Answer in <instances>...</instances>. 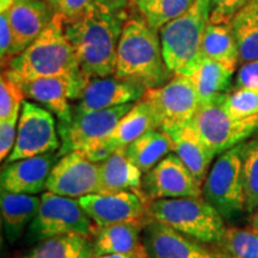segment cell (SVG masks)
I'll use <instances>...</instances> for the list:
<instances>
[{
  "label": "cell",
  "instance_id": "cell-1",
  "mask_svg": "<svg viewBox=\"0 0 258 258\" xmlns=\"http://www.w3.org/2000/svg\"><path fill=\"white\" fill-rule=\"evenodd\" d=\"M133 9L129 0H97L78 17L64 18V35L88 79L115 74L118 42Z\"/></svg>",
  "mask_w": 258,
  "mask_h": 258
},
{
  "label": "cell",
  "instance_id": "cell-2",
  "mask_svg": "<svg viewBox=\"0 0 258 258\" xmlns=\"http://www.w3.org/2000/svg\"><path fill=\"white\" fill-rule=\"evenodd\" d=\"M63 24L64 17L56 12L40 36L6 63L3 73L19 84L46 77H64L86 85L90 79L80 70L72 44L64 35Z\"/></svg>",
  "mask_w": 258,
  "mask_h": 258
},
{
  "label": "cell",
  "instance_id": "cell-3",
  "mask_svg": "<svg viewBox=\"0 0 258 258\" xmlns=\"http://www.w3.org/2000/svg\"><path fill=\"white\" fill-rule=\"evenodd\" d=\"M161 51L158 30L134 9L123 25L114 77L133 80L146 90L164 86L173 78Z\"/></svg>",
  "mask_w": 258,
  "mask_h": 258
},
{
  "label": "cell",
  "instance_id": "cell-4",
  "mask_svg": "<svg viewBox=\"0 0 258 258\" xmlns=\"http://www.w3.org/2000/svg\"><path fill=\"white\" fill-rule=\"evenodd\" d=\"M211 16V0L196 3L160 29L161 51L173 76L191 77L203 60L202 41Z\"/></svg>",
  "mask_w": 258,
  "mask_h": 258
},
{
  "label": "cell",
  "instance_id": "cell-5",
  "mask_svg": "<svg viewBox=\"0 0 258 258\" xmlns=\"http://www.w3.org/2000/svg\"><path fill=\"white\" fill-rule=\"evenodd\" d=\"M148 218L203 244L217 243L227 230L220 213L203 196L154 200L148 203Z\"/></svg>",
  "mask_w": 258,
  "mask_h": 258
},
{
  "label": "cell",
  "instance_id": "cell-6",
  "mask_svg": "<svg viewBox=\"0 0 258 258\" xmlns=\"http://www.w3.org/2000/svg\"><path fill=\"white\" fill-rule=\"evenodd\" d=\"M243 144L219 154L202 185L203 198L225 221L237 219L246 212L241 180Z\"/></svg>",
  "mask_w": 258,
  "mask_h": 258
},
{
  "label": "cell",
  "instance_id": "cell-7",
  "mask_svg": "<svg viewBox=\"0 0 258 258\" xmlns=\"http://www.w3.org/2000/svg\"><path fill=\"white\" fill-rule=\"evenodd\" d=\"M92 227L91 218L84 211L79 200L46 191L41 195L36 217L29 225L28 238L37 243L66 234L91 238Z\"/></svg>",
  "mask_w": 258,
  "mask_h": 258
},
{
  "label": "cell",
  "instance_id": "cell-8",
  "mask_svg": "<svg viewBox=\"0 0 258 258\" xmlns=\"http://www.w3.org/2000/svg\"><path fill=\"white\" fill-rule=\"evenodd\" d=\"M191 124L215 156L245 143L258 132V114L235 117L222 108L220 101L200 105Z\"/></svg>",
  "mask_w": 258,
  "mask_h": 258
},
{
  "label": "cell",
  "instance_id": "cell-9",
  "mask_svg": "<svg viewBox=\"0 0 258 258\" xmlns=\"http://www.w3.org/2000/svg\"><path fill=\"white\" fill-rule=\"evenodd\" d=\"M163 131L191 122L200 108L198 92L190 77L175 76L164 86L150 89L143 97Z\"/></svg>",
  "mask_w": 258,
  "mask_h": 258
},
{
  "label": "cell",
  "instance_id": "cell-10",
  "mask_svg": "<svg viewBox=\"0 0 258 258\" xmlns=\"http://www.w3.org/2000/svg\"><path fill=\"white\" fill-rule=\"evenodd\" d=\"M60 147L51 112L35 103L24 101L19 114L15 147L5 163L55 152Z\"/></svg>",
  "mask_w": 258,
  "mask_h": 258
},
{
  "label": "cell",
  "instance_id": "cell-11",
  "mask_svg": "<svg viewBox=\"0 0 258 258\" xmlns=\"http://www.w3.org/2000/svg\"><path fill=\"white\" fill-rule=\"evenodd\" d=\"M133 105L127 103L105 110L74 114L69 124L59 128L62 140L59 150L60 156L62 157L70 152H88L105 143L121 118Z\"/></svg>",
  "mask_w": 258,
  "mask_h": 258
},
{
  "label": "cell",
  "instance_id": "cell-12",
  "mask_svg": "<svg viewBox=\"0 0 258 258\" xmlns=\"http://www.w3.org/2000/svg\"><path fill=\"white\" fill-rule=\"evenodd\" d=\"M46 190L55 195L79 200L99 194V165L79 152L64 154L54 165L48 177Z\"/></svg>",
  "mask_w": 258,
  "mask_h": 258
},
{
  "label": "cell",
  "instance_id": "cell-13",
  "mask_svg": "<svg viewBox=\"0 0 258 258\" xmlns=\"http://www.w3.org/2000/svg\"><path fill=\"white\" fill-rule=\"evenodd\" d=\"M143 192L148 201L161 199L201 198L202 184L177 154H169L145 173Z\"/></svg>",
  "mask_w": 258,
  "mask_h": 258
},
{
  "label": "cell",
  "instance_id": "cell-14",
  "mask_svg": "<svg viewBox=\"0 0 258 258\" xmlns=\"http://www.w3.org/2000/svg\"><path fill=\"white\" fill-rule=\"evenodd\" d=\"M79 202L97 226L148 220L150 201L144 194L134 191L92 194L80 198Z\"/></svg>",
  "mask_w": 258,
  "mask_h": 258
},
{
  "label": "cell",
  "instance_id": "cell-15",
  "mask_svg": "<svg viewBox=\"0 0 258 258\" xmlns=\"http://www.w3.org/2000/svg\"><path fill=\"white\" fill-rule=\"evenodd\" d=\"M146 91L145 86L133 80L118 79L114 76L92 78L77 99L73 115L105 110L127 103L138 102Z\"/></svg>",
  "mask_w": 258,
  "mask_h": 258
},
{
  "label": "cell",
  "instance_id": "cell-16",
  "mask_svg": "<svg viewBox=\"0 0 258 258\" xmlns=\"http://www.w3.org/2000/svg\"><path fill=\"white\" fill-rule=\"evenodd\" d=\"M25 98L40 103L55 114L59 118V128H62L72 121L73 109L71 101L79 98L85 84L64 77H46L22 83Z\"/></svg>",
  "mask_w": 258,
  "mask_h": 258
},
{
  "label": "cell",
  "instance_id": "cell-17",
  "mask_svg": "<svg viewBox=\"0 0 258 258\" xmlns=\"http://www.w3.org/2000/svg\"><path fill=\"white\" fill-rule=\"evenodd\" d=\"M143 244L150 258H212L203 243L150 218L144 226Z\"/></svg>",
  "mask_w": 258,
  "mask_h": 258
},
{
  "label": "cell",
  "instance_id": "cell-18",
  "mask_svg": "<svg viewBox=\"0 0 258 258\" xmlns=\"http://www.w3.org/2000/svg\"><path fill=\"white\" fill-rule=\"evenodd\" d=\"M61 158L59 152L6 163L2 169L0 185L2 190L15 194L37 195L46 190L48 177Z\"/></svg>",
  "mask_w": 258,
  "mask_h": 258
},
{
  "label": "cell",
  "instance_id": "cell-19",
  "mask_svg": "<svg viewBox=\"0 0 258 258\" xmlns=\"http://www.w3.org/2000/svg\"><path fill=\"white\" fill-rule=\"evenodd\" d=\"M6 12L17 55L40 36L56 14L55 9L44 0H16L14 6Z\"/></svg>",
  "mask_w": 258,
  "mask_h": 258
},
{
  "label": "cell",
  "instance_id": "cell-20",
  "mask_svg": "<svg viewBox=\"0 0 258 258\" xmlns=\"http://www.w3.org/2000/svg\"><path fill=\"white\" fill-rule=\"evenodd\" d=\"M166 133H169L172 138L173 145H175L173 152L188 167L200 184L203 185L215 154L203 143L191 122L177 125L167 131Z\"/></svg>",
  "mask_w": 258,
  "mask_h": 258
},
{
  "label": "cell",
  "instance_id": "cell-21",
  "mask_svg": "<svg viewBox=\"0 0 258 258\" xmlns=\"http://www.w3.org/2000/svg\"><path fill=\"white\" fill-rule=\"evenodd\" d=\"M101 190L99 194L121 191L143 192V171L132 163L125 154V147H120L105 160L98 163Z\"/></svg>",
  "mask_w": 258,
  "mask_h": 258
},
{
  "label": "cell",
  "instance_id": "cell-22",
  "mask_svg": "<svg viewBox=\"0 0 258 258\" xmlns=\"http://www.w3.org/2000/svg\"><path fill=\"white\" fill-rule=\"evenodd\" d=\"M146 221H129L106 226L93 225L92 246L93 256L128 252L143 244L141 234ZM93 257V258H95Z\"/></svg>",
  "mask_w": 258,
  "mask_h": 258
},
{
  "label": "cell",
  "instance_id": "cell-23",
  "mask_svg": "<svg viewBox=\"0 0 258 258\" xmlns=\"http://www.w3.org/2000/svg\"><path fill=\"white\" fill-rule=\"evenodd\" d=\"M41 205V196L15 194L2 190L0 209L6 239L14 243L21 237L24 228L36 217Z\"/></svg>",
  "mask_w": 258,
  "mask_h": 258
},
{
  "label": "cell",
  "instance_id": "cell-24",
  "mask_svg": "<svg viewBox=\"0 0 258 258\" xmlns=\"http://www.w3.org/2000/svg\"><path fill=\"white\" fill-rule=\"evenodd\" d=\"M234 67L203 57L191 78L200 105L212 104L221 101L230 91L234 76Z\"/></svg>",
  "mask_w": 258,
  "mask_h": 258
},
{
  "label": "cell",
  "instance_id": "cell-25",
  "mask_svg": "<svg viewBox=\"0 0 258 258\" xmlns=\"http://www.w3.org/2000/svg\"><path fill=\"white\" fill-rule=\"evenodd\" d=\"M175 151L172 138L160 128L151 131L125 146V154L132 163L135 164L143 173H147L161 159Z\"/></svg>",
  "mask_w": 258,
  "mask_h": 258
},
{
  "label": "cell",
  "instance_id": "cell-26",
  "mask_svg": "<svg viewBox=\"0 0 258 258\" xmlns=\"http://www.w3.org/2000/svg\"><path fill=\"white\" fill-rule=\"evenodd\" d=\"M158 127L156 116L150 104L141 98L118 122L112 134L105 140V145L111 152L125 147L138 138Z\"/></svg>",
  "mask_w": 258,
  "mask_h": 258
},
{
  "label": "cell",
  "instance_id": "cell-27",
  "mask_svg": "<svg viewBox=\"0 0 258 258\" xmlns=\"http://www.w3.org/2000/svg\"><path fill=\"white\" fill-rule=\"evenodd\" d=\"M90 237L66 234L38 241L22 258H93Z\"/></svg>",
  "mask_w": 258,
  "mask_h": 258
},
{
  "label": "cell",
  "instance_id": "cell-28",
  "mask_svg": "<svg viewBox=\"0 0 258 258\" xmlns=\"http://www.w3.org/2000/svg\"><path fill=\"white\" fill-rule=\"evenodd\" d=\"M202 55L234 69L237 67L239 48L231 24H213L209 22L203 35Z\"/></svg>",
  "mask_w": 258,
  "mask_h": 258
},
{
  "label": "cell",
  "instance_id": "cell-29",
  "mask_svg": "<svg viewBox=\"0 0 258 258\" xmlns=\"http://www.w3.org/2000/svg\"><path fill=\"white\" fill-rule=\"evenodd\" d=\"M239 48V63L258 60V0H251L231 21Z\"/></svg>",
  "mask_w": 258,
  "mask_h": 258
},
{
  "label": "cell",
  "instance_id": "cell-30",
  "mask_svg": "<svg viewBox=\"0 0 258 258\" xmlns=\"http://www.w3.org/2000/svg\"><path fill=\"white\" fill-rule=\"evenodd\" d=\"M209 245L212 258H258V231L227 228L220 240Z\"/></svg>",
  "mask_w": 258,
  "mask_h": 258
},
{
  "label": "cell",
  "instance_id": "cell-31",
  "mask_svg": "<svg viewBox=\"0 0 258 258\" xmlns=\"http://www.w3.org/2000/svg\"><path fill=\"white\" fill-rule=\"evenodd\" d=\"M195 3L196 0H138L135 9L151 27L160 30L188 11Z\"/></svg>",
  "mask_w": 258,
  "mask_h": 258
},
{
  "label": "cell",
  "instance_id": "cell-32",
  "mask_svg": "<svg viewBox=\"0 0 258 258\" xmlns=\"http://www.w3.org/2000/svg\"><path fill=\"white\" fill-rule=\"evenodd\" d=\"M241 180L246 213H254L258 208V135L243 144Z\"/></svg>",
  "mask_w": 258,
  "mask_h": 258
},
{
  "label": "cell",
  "instance_id": "cell-33",
  "mask_svg": "<svg viewBox=\"0 0 258 258\" xmlns=\"http://www.w3.org/2000/svg\"><path fill=\"white\" fill-rule=\"evenodd\" d=\"M222 108L235 117H249L258 114V90L237 88L220 101Z\"/></svg>",
  "mask_w": 258,
  "mask_h": 258
},
{
  "label": "cell",
  "instance_id": "cell-34",
  "mask_svg": "<svg viewBox=\"0 0 258 258\" xmlns=\"http://www.w3.org/2000/svg\"><path fill=\"white\" fill-rule=\"evenodd\" d=\"M25 98L22 85L5 73L2 72L0 78V121L8 120L21 112L22 104Z\"/></svg>",
  "mask_w": 258,
  "mask_h": 258
},
{
  "label": "cell",
  "instance_id": "cell-35",
  "mask_svg": "<svg viewBox=\"0 0 258 258\" xmlns=\"http://www.w3.org/2000/svg\"><path fill=\"white\" fill-rule=\"evenodd\" d=\"M251 0H211L209 22L213 24H230L231 21Z\"/></svg>",
  "mask_w": 258,
  "mask_h": 258
},
{
  "label": "cell",
  "instance_id": "cell-36",
  "mask_svg": "<svg viewBox=\"0 0 258 258\" xmlns=\"http://www.w3.org/2000/svg\"><path fill=\"white\" fill-rule=\"evenodd\" d=\"M19 114H16L8 120L0 121V159L6 161L12 150H14L16 139H17V128Z\"/></svg>",
  "mask_w": 258,
  "mask_h": 258
},
{
  "label": "cell",
  "instance_id": "cell-37",
  "mask_svg": "<svg viewBox=\"0 0 258 258\" xmlns=\"http://www.w3.org/2000/svg\"><path fill=\"white\" fill-rule=\"evenodd\" d=\"M0 55H2V69H4L12 57L17 55L8 12H0Z\"/></svg>",
  "mask_w": 258,
  "mask_h": 258
},
{
  "label": "cell",
  "instance_id": "cell-38",
  "mask_svg": "<svg viewBox=\"0 0 258 258\" xmlns=\"http://www.w3.org/2000/svg\"><path fill=\"white\" fill-rule=\"evenodd\" d=\"M235 86L258 90V60L241 64L235 77Z\"/></svg>",
  "mask_w": 258,
  "mask_h": 258
},
{
  "label": "cell",
  "instance_id": "cell-39",
  "mask_svg": "<svg viewBox=\"0 0 258 258\" xmlns=\"http://www.w3.org/2000/svg\"><path fill=\"white\" fill-rule=\"evenodd\" d=\"M96 2L97 0H60L56 12L66 19H72L85 12Z\"/></svg>",
  "mask_w": 258,
  "mask_h": 258
},
{
  "label": "cell",
  "instance_id": "cell-40",
  "mask_svg": "<svg viewBox=\"0 0 258 258\" xmlns=\"http://www.w3.org/2000/svg\"><path fill=\"white\" fill-rule=\"evenodd\" d=\"M95 258H150V256H148L144 244H141L140 246L137 247V249L128 251V252L109 253V254H103V256H98Z\"/></svg>",
  "mask_w": 258,
  "mask_h": 258
},
{
  "label": "cell",
  "instance_id": "cell-41",
  "mask_svg": "<svg viewBox=\"0 0 258 258\" xmlns=\"http://www.w3.org/2000/svg\"><path fill=\"white\" fill-rule=\"evenodd\" d=\"M251 227L258 231V208L256 209V212H254V214L252 217V221H251Z\"/></svg>",
  "mask_w": 258,
  "mask_h": 258
},
{
  "label": "cell",
  "instance_id": "cell-42",
  "mask_svg": "<svg viewBox=\"0 0 258 258\" xmlns=\"http://www.w3.org/2000/svg\"><path fill=\"white\" fill-rule=\"evenodd\" d=\"M44 2H46V3H48V4H49V5H51V6H53V8H54V9H55V11H56V8H57V5H59L60 0H44Z\"/></svg>",
  "mask_w": 258,
  "mask_h": 258
},
{
  "label": "cell",
  "instance_id": "cell-43",
  "mask_svg": "<svg viewBox=\"0 0 258 258\" xmlns=\"http://www.w3.org/2000/svg\"><path fill=\"white\" fill-rule=\"evenodd\" d=\"M138 3V0H129V4H131V6H133V8H135V4Z\"/></svg>",
  "mask_w": 258,
  "mask_h": 258
}]
</instances>
